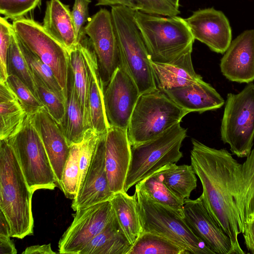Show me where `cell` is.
Wrapping results in <instances>:
<instances>
[{
	"instance_id": "cell-27",
	"label": "cell",
	"mask_w": 254,
	"mask_h": 254,
	"mask_svg": "<svg viewBox=\"0 0 254 254\" xmlns=\"http://www.w3.org/2000/svg\"><path fill=\"white\" fill-rule=\"evenodd\" d=\"M132 245L114 216L79 254H128Z\"/></svg>"
},
{
	"instance_id": "cell-15",
	"label": "cell",
	"mask_w": 254,
	"mask_h": 254,
	"mask_svg": "<svg viewBox=\"0 0 254 254\" xmlns=\"http://www.w3.org/2000/svg\"><path fill=\"white\" fill-rule=\"evenodd\" d=\"M194 40L211 51L224 54L232 42V29L228 19L213 7L200 9L185 19Z\"/></svg>"
},
{
	"instance_id": "cell-1",
	"label": "cell",
	"mask_w": 254,
	"mask_h": 254,
	"mask_svg": "<svg viewBox=\"0 0 254 254\" xmlns=\"http://www.w3.org/2000/svg\"><path fill=\"white\" fill-rule=\"evenodd\" d=\"M190 161L202 187L208 210L229 237L233 254H246L238 236L244 232L234 198V186L240 163L225 148L217 149L192 139Z\"/></svg>"
},
{
	"instance_id": "cell-43",
	"label": "cell",
	"mask_w": 254,
	"mask_h": 254,
	"mask_svg": "<svg viewBox=\"0 0 254 254\" xmlns=\"http://www.w3.org/2000/svg\"><path fill=\"white\" fill-rule=\"evenodd\" d=\"M9 236L0 235V254H15L17 250Z\"/></svg>"
},
{
	"instance_id": "cell-23",
	"label": "cell",
	"mask_w": 254,
	"mask_h": 254,
	"mask_svg": "<svg viewBox=\"0 0 254 254\" xmlns=\"http://www.w3.org/2000/svg\"><path fill=\"white\" fill-rule=\"evenodd\" d=\"M43 26L67 51L73 50L79 42L76 35L69 6L60 0L46 2Z\"/></svg>"
},
{
	"instance_id": "cell-33",
	"label": "cell",
	"mask_w": 254,
	"mask_h": 254,
	"mask_svg": "<svg viewBox=\"0 0 254 254\" xmlns=\"http://www.w3.org/2000/svg\"><path fill=\"white\" fill-rule=\"evenodd\" d=\"M7 70L8 75L13 74L17 76L36 96L34 74L22 53L18 38L13 28L7 56Z\"/></svg>"
},
{
	"instance_id": "cell-47",
	"label": "cell",
	"mask_w": 254,
	"mask_h": 254,
	"mask_svg": "<svg viewBox=\"0 0 254 254\" xmlns=\"http://www.w3.org/2000/svg\"><path fill=\"white\" fill-rule=\"evenodd\" d=\"M175 7L179 9L180 0H167Z\"/></svg>"
},
{
	"instance_id": "cell-10",
	"label": "cell",
	"mask_w": 254,
	"mask_h": 254,
	"mask_svg": "<svg viewBox=\"0 0 254 254\" xmlns=\"http://www.w3.org/2000/svg\"><path fill=\"white\" fill-rule=\"evenodd\" d=\"M12 25L19 40L51 68L66 99L70 70L66 49L33 19L21 17Z\"/></svg>"
},
{
	"instance_id": "cell-26",
	"label": "cell",
	"mask_w": 254,
	"mask_h": 254,
	"mask_svg": "<svg viewBox=\"0 0 254 254\" xmlns=\"http://www.w3.org/2000/svg\"><path fill=\"white\" fill-rule=\"evenodd\" d=\"M234 198L244 225L254 211V149L244 162L239 165L234 186Z\"/></svg>"
},
{
	"instance_id": "cell-41",
	"label": "cell",
	"mask_w": 254,
	"mask_h": 254,
	"mask_svg": "<svg viewBox=\"0 0 254 254\" xmlns=\"http://www.w3.org/2000/svg\"><path fill=\"white\" fill-rule=\"evenodd\" d=\"M142 6V11L147 13L163 16H175L180 13L175 7L167 0H138Z\"/></svg>"
},
{
	"instance_id": "cell-9",
	"label": "cell",
	"mask_w": 254,
	"mask_h": 254,
	"mask_svg": "<svg viewBox=\"0 0 254 254\" xmlns=\"http://www.w3.org/2000/svg\"><path fill=\"white\" fill-rule=\"evenodd\" d=\"M6 140L12 148L30 189L54 190L57 186L55 175L49 158L28 115L20 131Z\"/></svg>"
},
{
	"instance_id": "cell-29",
	"label": "cell",
	"mask_w": 254,
	"mask_h": 254,
	"mask_svg": "<svg viewBox=\"0 0 254 254\" xmlns=\"http://www.w3.org/2000/svg\"><path fill=\"white\" fill-rule=\"evenodd\" d=\"M69 65L77 95L83 111L87 128L88 104L90 84V73L87 62L80 42L69 52Z\"/></svg>"
},
{
	"instance_id": "cell-30",
	"label": "cell",
	"mask_w": 254,
	"mask_h": 254,
	"mask_svg": "<svg viewBox=\"0 0 254 254\" xmlns=\"http://www.w3.org/2000/svg\"><path fill=\"white\" fill-rule=\"evenodd\" d=\"M63 129L70 146L82 141L86 129L82 109L76 94L70 69L66 99L65 120Z\"/></svg>"
},
{
	"instance_id": "cell-31",
	"label": "cell",
	"mask_w": 254,
	"mask_h": 254,
	"mask_svg": "<svg viewBox=\"0 0 254 254\" xmlns=\"http://www.w3.org/2000/svg\"><path fill=\"white\" fill-rule=\"evenodd\" d=\"M151 199L166 206L184 218V201L175 195L164 184L160 169L135 185Z\"/></svg>"
},
{
	"instance_id": "cell-24",
	"label": "cell",
	"mask_w": 254,
	"mask_h": 254,
	"mask_svg": "<svg viewBox=\"0 0 254 254\" xmlns=\"http://www.w3.org/2000/svg\"><path fill=\"white\" fill-rule=\"evenodd\" d=\"M28 115L7 82H0V140L8 139L17 134Z\"/></svg>"
},
{
	"instance_id": "cell-14",
	"label": "cell",
	"mask_w": 254,
	"mask_h": 254,
	"mask_svg": "<svg viewBox=\"0 0 254 254\" xmlns=\"http://www.w3.org/2000/svg\"><path fill=\"white\" fill-rule=\"evenodd\" d=\"M183 215L193 233L215 254H233L229 237L208 210L201 195L195 199L184 200Z\"/></svg>"
},
{
	"instance_id": "cell-37",
	"label": "cell",
	"mask_w": 254,
	"mask_h": 254,
	"mask_svg": "<svg viewBox=\"0 0 254 254\" xmlns=\"http://www.w3.org/2000/svg\"><path fill=\"white\" fill-rule=\"evenodd\" d=\"M14 92L28 115H32L44 108L30 89L17 76L9 74L6 81Z\"/></svg>"
},
{
	"instance_id": "cell-4",
	"label": "cell",
	"mask_w": 254,
	"mask_h": 254,
	"mask_svg": "<svg viewBox=\"0 0 254 254\" xmlns=\"http://www.w3.org/2000/svg\"><path fill=\"white\" fill-rule=\"evenodd\" d=\"M135 10L118 4L111 13L118 38L120 66L135 82L140 94L157 88L152 62L134 19Z\"/></svg>"
},
{
	"instance_id": "cell-12",
	"label": "cell",
	"mask_w": 254,
	"mask_h": 254,
	"mask_svg": "<svg viewBox=\"0 0 254 254\" xmlns=\"http://www.w3.org/2000/svg\"><path fill=\"white\" fill-rule=\"evenodd\" d=\"M96 54L104 87L120 66L118 38L111 12L101 8L84 27Z\"/></svg>"
},
{
	"instance_id": "cell-16",
	"label": "cell",
	"mask_w": 254,
	"mask_h": 254,
	"mask_svg": "<svg viewBox=\"0 0 254 254\" xmlns=\"http://www.w3.org/2000/svg\"><path fill=\"white\" fill-rule=\"evenodd\" d=\"M114 193L109 187L105 162L104 134L100 135L71 208L74 211L109 200Z\"/></svg>"
},
{
	"instance_id": "cell-28",
	"label": "cell",
	"mask_w": 254,
	"mask_h": 254,
	"mask_svg": "<svg viewBox=\"0 0 254 254\" xmlns=\"http://www.w3.org/2000/svg\"><path fill=\"white\" fill-rule=\"evenodd\" d=\"M162 180L168 189L184 201L197 187L196 174L192 166L171 163L160 169Z\"/></svg>"
},
{
	"instance_id": "cell-42",
	"label": "cell",
	"mask_w": 254,
	"mask_h": 254,
	"mask_svg": "<svg viewBox=\"0 0 254 254\" xmlns=\"http://www.w3.org/2000/svg\"><path fill=\"white\" fill-rule=\"evenodd\" d=\"M243 235L248 253L254 254V220H250L244 224Z\"/></svg>"
},
{
	"instance_id": "cell-7",
	"label": "cell",
	"mask_w": 254,
	"mask_h": 254,
	"mask_svg": "<svg viewBox=\"0 0 254 254\" xmlns=\"http://www.w3.org/2000/svg\"><path fill=\"white\" fill-rule=\"evenodd\" d=\"M178 123L149 141L131 147V160L124 190L162 167L176 163L183 157L180 148L187 129Z\"/></svg>"
},
{
	"instance_id": "cell-25",
	"label": "cell",
	"mask_w": 254,
	"mask_h": 254,
	"mask_svg": "<svg viewBox=\"0 0 254 254\" xmlns=\"http://www.w3.org/2000/svg\"><path fill=\"white\" fill-rule=\"evenodd\" d=\"M109 201L120 227L132 246L143 231L135 194L131 196L126 191H119Z\"/></svg>"
},
{
	"instance_id": "cell-39",
	"label": "cell",
	"mask_w": 254,
	"mask_h": 254,
	"mask_svg": "<svg viewBox=\"0 0 254 254\" xmlns=\"http://www.w3.org/2000/svg\"><path fill=\"white\" fill-rule=\"evenodd\" d=\"M12 25L4 17L0 18V82L7 80V56L9 47Z\"/></svg>"
},
{
	"instance_id": "cell-34",
	"label": "cell",
	"mask_w": 254,
	"mask_h": 254,
	"mask_svg": "<svg viewBox=\"0 0 254 254\" xmlns=\"http://www.w3.org/2000/svg\"><path fill=\"white\" fill-rule=\"evenodd\" d=\"M36 86V96L50 116L63 128L66 115V100L50 88L34 75Z\"/></svg>"
},
{
	"instance_id": "cell-48",
	"label": "cell",
	"mask_w": 254,
	"mask_h": 254,
	"mask_svg": "<svg viewBox=\"0 0 254 254\" xmlns=\"http://www.w3.org/2000/svg\"><path fill=\"white\" fill-rule=\"evenodd\" d=\"M250 220H254V212L252 213V214L251 215V216H250V217L249 218L248 220L247 221H248Z\"/></svg>"
},
{
	"instance_id": "cell-45",
	"label": "cell",
	"mask_w": 254,
	"mask_h": 254,
	"mask_svg": "<svg viewBox=\"0 0 254 254\" xmlns=\"http://www.w3.org/2000/svg\"><path fill=\"white\" fill-rule=\"evenodd\" d=\"M122 4L135 10L142 11V6L138 0H121Z\"/></svg>"
},
{
	"instance_id": "cell-18",
	"label": "cell",
	"mask_w": 254,
	"mask_h": 254,
	"mask_svg": "<svg viewBox=\"0 0 254 254\" xmlns=\"http://www.w3.org/2000/svg\"><path fill=\"white\" fill-rule=\"evenodd\" d=\"M30 116L49 158L57 185L61 190L62 174L70 148L64 129L50 116L45 108Z\"/></svg>"
},
{
	"instance_id": "cell-20",
	"label": "cell",
	"mask_w": 254,
	"mask_h": 254,
	"mask_svg": "<svg viewBox=\"0 0 254 254\" xmlns=\"http://www.w3.org/2000/svg\"><path fill=\"white\" fill-rule=\"evenodd\" d=\"M79 41L81 44L90 73L87 128H92L98 134H104L111 127L105 110L104 85L100 73L97 58L91 41L84 32Z\"/></svg>"
},
{
	"instance_id": "cell-32",
	"label": "cell",
	"mask_w": 254,
	"mask_h": 254,
	"mask_svg": "<svg viewBox=\"0 0 254 254\" xmlns=\"http://www.w3.org/2000/svg\"><path fill=\"white\" fill-rule=\"evenodd\" d=\"M128 254H189L183 248L158 234L142 231Z\"/></svg>"
},
{
	"instance_id": "cell-8",
	"label": "cell",
	"mask_w": 254,
	"mask_h": 254,
	"mask_svg": "<svg viewBox=\"0 0 254 254\" xmlns=\"http://www.w3.org/2000/svg\"><path fill=\"white\" fill-rule=\"evenodd\" d=\"M221 138L233 154L247 157L254 140V84L227 96L221 122Z\"/></svg>"
},
{
	"instance_id": "cell-35",
	"label": "cell",
	"mask_w": 254,
	"mask_h": 254,
	"mask_svg": "<svg viewBox=\"0 0 254 254\" xmlns=\"http://www.w3.org/2000/svg\"><path fill=\"white\" fill-rule=\"evenodd\" d=\"M80 145L81 142L70 145L62 177L61 190L67 198L72 199L76 195L79 185Z\"/></svg>"
},
{
	"instance_id": "cell-3",
	"label": "cell",
	"mask_w": 254,
	"mask_h": 254,
	"mask_svg": "<svg viewBox=\"0 0 254 254\" xmlns=\"http://www.w3.org/2000/svg\"><path fill=\"white\" fill-rule=\"evenodd\" d=\"M134 19L152 62L169 63L192 49L194 39L185 19L139 10Z\"/></svg>"
},
{
	"instance_id": "cell-6",
	"label": "cell",
	"mask_w": 254,
	"mask_h": 254,
	"mask_svg": "<svg viewBox=\"0 0 254 254\" xmlns=\"http://www.w3.org/2000/svg\"><path fill=\"white\" fill-rule=\"evenodd\" d=\"M134 194L142 231L166 237L184 248L189 254H215L178 213L151 199L136 187Z\"/></svg>"
},
{
	"instance_id": "cell-5",
	"label": "cell",
	"mask_w": 254,
	"mask_h": 254,
	"mask_svg": "<svg viewBox=\"0 0 254 254\" xmlns=\"http://www.w3.org/2000/svg\"><path fill=\"white\" fill-rule=\"evenodd\" d=\"M188 113L163 90L157 88L141 94L127 128L131 146L155 138L181 123Z\"/></svg>"
},
{
	"instance_id": "cell-38",
	"label": "cell",
	"mask_w": 254,
	"mask_h": 254,
	"mask_svg": "<svg viewBox=\"0 0 254 254\" xmlns=\"http://www.w3.org/2000/svg\"><path fill=\"white\" fill-rule=\"evenodd\" d=\"M41 0H0V12L13 20L23 17L39 4Z\"/></svg>"
},
{
	"instance_id": "cell-21",
	"label": "cell",
	"mask_w": 254,
	"mask_h": 254,
	"mask_svg": "<svg viewBox=\"0 0 254 254\" xmlns=\"http://www.w3.org/2000/svg\"><path fill=\"white\" fill-rule=\"evenodd\" d=\"M164 91L179 106L189 113H202L216 110L225 103L218 92L203 79L184 87Z\"/></svg>"
},
{
	"instance_id": "cell-2",
	"label": "cell",
	"mask_w": 254,
	"mask_h": 254,
	"mask_svg": "<svg viewBox=\"0 0 254 254\" xmlns=\"http://www.w3.org/2000/svg\"><path fill=\"white\" fill-rule=\"evenodd\" d=\"M33 194L12 148L0 140V209L12 237L23 239L33 233Z\"/></svg>"
},
{
	"instance_id": "cell-17",
	"label": "cell",
	"mask_w": 254,
	"mask_h": 254,
	"mask_svg": "<svg viewBox=\"0 0 254 254\" xmlns=\"http://www.w3.org/2000/svg\"><path fill=\"white\" fill-rule=\"evenodd\" d=\"M104 137L105 168L110 189L114 193L125 191L131 160V146L127 129L111 127Z\"/></svg>"
},
{
	"instance_id": "cell-11",
	"label": "cell",
	"mask_w": 254,
	"mask_h": 254,
	"mask_svg": "<svg viewBox=\"0 0 254 254\" xmlns=\"http://www.w3.org/2000/svg\"><path fill=\"white\" fill-rule=\"evenodd\" d=\"M75 211L72 223L59 241L60 254H79L114 216L109 200Z\"/></svg>"
},
{
	"instance_id": "cell-40",
	"label": "cell",
	"mask_w": 254,
	"mask_h": 254,
	"mask_svg": "<svg viewBox=\"0 0 254 254\" xmlns=\"http://www.w3.org/2000/svg\"><path fill=\"white\" fill-rule=\"evenodd\" d=\"M91 2L90 0H74L71 11V17L78 42L84 32L83 25L90 18L89 5Z\"/></svg>"
},
{
	"instance_id": "cell-36",
	"label": "cell",
	"mask_w": 254,
	"mask_h": 254,
	"mask_svg": "<svg viewBox=\"0 0 254 254\" xmlns=\"http://www.w3.org/2000/svg\"><path fill=\"white\" fill-rule=\"evenodd\" d=\"M18 39L22 53L33 74L39 77L47 86L66 100L64 92L51 68L30 51L18 38Z\"/></svg>"
},
{
	"instance_id": "cell-19",
	"label": "cell",
	"mask_w": 254,
	"mask_h": 254,
	"mask_svg": "<svg viewBox=\"0 0 254 254\" xmlns=\"http://www.w3.org/2000/svg\"><path fill=\"white\" fill-rule=\"evenodd\" d=\"M220 69L231 81L254 80V29L243 31L231 42L221 60Z\"/></svg>"
},
{
	"instance_id": "cell-44",
	"label": "cell",
	"mask_w": 254,
	"mask_h": 254,
	"mask_svg": "<svg viewBox=\"0 0 254 254\" xmlns=\"http://www.w3.org/2000/svg\"><path fill=\"white\" fill-rule=\"evenodd\" d=\"M51 246V244L42 245H34L25 249L22 254H55Z\"/></svg>"
},
{
	"instance_id": "cell-13",
	"label": "cell",
	"mask_w": 254,
	"mask_h": 254,
	"mask_svg": "<svg viewBox=\"0 0 254 254\" xmlns=\"http://www.w3.org/2000/svg\"><path fill=\"white\" fill-rule=\"evenodd\" d=\"M140 95L131 77L119 66L104 90L105 110L110 127L127 129Z\"/></svg>"
},
{
	"instance_id": "cell-22",
	"label": "cell",
	"mask_w": 254,
	"mask_h": 254,
	"mask_svg": "<svg viewBox=\"0 0 254 254\" xmlns=\"http://www.w3.org/2000/svg\"><path fill=\"white\" fill-rule=\"evenodd\" d=\"M190 49L169 63L152 62L157 88L162 90L184 87L200 80L202 77L194 71Z\"/></svg>"
},
{
	"instance_id": "cell-46",
	"label": "cell",
	"mask_w": 254,
	"mask_h": 254,
	"mask_svg": "<svg viewBox=\"0 0 254 254\" xmlns=\"http://www.w3.org/2000/svg\"><path fill=\"white\" fill-rule=\"evenodd\" d=\"M122 4L121 0H97L96 5H116Z\"/></svg>"
}]
</instances>
